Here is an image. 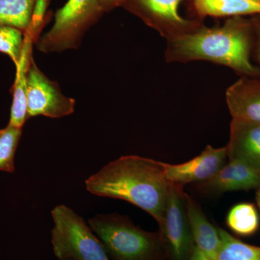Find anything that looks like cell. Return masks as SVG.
I'll return each mask as SVG.
<instances>
[{"instance_id": "obj_1", "label": "cell", "mask_w": 260, "mask_h": 260, "mask_svg": "<svg viewBox=\"0 0 260 260\" xmlns=\"http://www.w3.org/2000/svg\"><path fill=\"white\" fill-rule=\"evenodd\" d=\"M251 23L240 17L229 19L221 26L200 24L191 31L167 40L168 63L208 61L227 67L244 77L260 78V68L251 60Z\"/></svg>"}, {"instance_id": "obj_2", "label": "cell", "mask_w": 260, "mask_h": 260, "mask_svg": "<svg viewBox=\"0 0 260 260\" xmlns=\"http://www.w3.org/2000/svg\"><path fill=\"white\" fill-rule=\"evenodd\" d=\"M85 186L91 194L135 205L151 215L158 225L162 221L169 188L162 162L124 155L90 176Z\"/></svg>"}, {"instance_id": "obj_3", "label": "cell", "mask_w": 260, "mask_h": 260, "mask_svg": "<svg viewBox=\"0 0 260 260\" xmlns=\"http://www.w3.org/2000/svg\"><path fill=\"white\" fill-rule=\"evenodd\" d=\"M88 225L110 260H167L160 233L140 229L126 215L98 214Z\"/></svg>"}, {"instance_id": "obj_4", "label": "cell", "mask_w": 260, "mask_h": 260, "mask_svg": "<svg viewBox=\"0 0 260 260\" xmlns=\"http://www.w3.org/2000/svg\"><path fill=\"white\" fill-rule=\"evenodd\" d=\"M51 216V244L58 259L110 260L88 224L71 208L57 205Z\"/></svg>"}, {"instance_id": "obj_5", "label": "cell", "mask_w": 260, "mask_h": 260, "mask_svg": "<svg viewBox=\"0 0 260 260\" xmlns=\"http://www.w3.org/2000/svg\"><path fill=\"white\" fill-rule=\"evenodd\" d=\"M102 13L101 0H68L56 11L50 30L38 41V49L47 54L77 49Z\"/></svg>"}, {"instance_id": "obj_6", "label": "cell", "mask_w": 260, "mask_h": 260, "mask_svg": "<svg viewBox=\"0 0 260 260\" xmlns=\"http://www.w3.org/2000/svg\"><path fill=\"white\" fill-rule=\"evenodd\" d=\"M184 186L169 182V193L159 233L167 260H189L194 244L188 223Z\"/></svg>"}, {"instance_id": "obj_7", "label": "cell", "mask_w": 260, "mask_h": 260, "mask_svg": "<svg viewBox=\"0 0 260 260\" xmlns=\"http://www.w3.org/2000/svg\"><path fill=\"white\" fill-rule=\"evenodd\" d=\"M75 106V99L63 95L58 83L49 79L32 58L27 73L28 119L39 115L63 117L73 114Z\"/></svg>"}, {"instance_id": "obj_8", "label": "cell", "mask_w": 260, "mask_h": 260, "mask_svg": "<svg viewBox=\"0 0 260 260\" xmlns=\"http://www.w3.org/2000/svg\"><path fill=\"white\" fill-rule=\"evenodd\" d=\"M181 0H124L123 6L157 30L166 40L191 31L200 25L179 13Z\"/></svg>"}, {"instance_id": "obj_9", "label": "cell", "mask_w": 260, "mask_h": 260, "mask_svg": "<svg viewBox=\"0 0 260 260\" xmlns=\"http://www.w3.org/2000/svg\"><path fill=\"white\" fill-rule=\"evenodd\" d=\"M226 147L213 148L207 145L200 155L179 164L162 162L166 177L169 182L184 186L200 184L208 180L227 162Z\"/></svg>"}, {"instance_id": "obj_10", "label": "cell", "mask_w": 260, "mask_h": 260, "mask_svg": "<svg viewBox=\"0 0 260 260\" xmlns=\"http://www.w3.org/2000/svg\"><path fill=\"white\" fill-rule=\"evenodd\" d=\"M197 185L198 191L206 195L251 189L256 191L260 187V170L244 162L228 160L213 177Z\"/></svg>"}, {"instance_id": "obj_11", "label": "cell", "mask_w": 260, "mask_h": 260, "mask_svg": "<svg viewBox=\"0 0 260 260\" xmlns=\"http://www.w3.org/2000/svg\"><path fill=\"white\" fill-rule=\"evenodd\" d=\"M225 101L233 119L260 123V78L242 76L227 89Z\"/></svg>"}, {"instance_id": "obj_12", "label": "cell", "mask_w": 260, "mask_h": 260, "mask_svg": "<svg viewBox=\"0 0 260 260\" xmlns=\"http://www.w3.org/2000/svg\"><path fill=\"white\" fill-rule=\"evenodd\" d=\"M228 160L246 162L260 170V123L232 119Z\"/></svg>"}, {"instance_id": "obj_13", "label": "cell", "mask_w": 260, "mask_h": 260, "mask_svg": "<svg viewBox=\"0 0 260 260\" xmlns=\"http://www.w3.org/2000/svg\"><path fill=\"white\" fill-rule=\"evenodd\" d=\"M185 205L195 247L210 259L216 260L221 244L218 227L210 223L200 205L187 193H185Z\"/></svg>"}, {"instance_id": "obj_14", "label": "cell", "mask_w": 260, "mask_h": 260, "mask_svg": "<svg viewBox=\"0 0 260 260\" xmlns=\"http://www.w3.org/2000/svg\"><path fill=\"white\" fill-rule=\"evenodd\" d=\"M34 41L25 35V42L21 56L16 66V76L13 88V104L10 112L9 125L23 128L28 119L27 113V73L32 56Z\"/></svg>"}, {"instance_id": "obj_15", "label": "cell", "mask_w": 260, "mask_h": 260, "mask_svg": "<svg viewBox=\"0 0 260 260\" xmlns=\"http://www.w3.org/2000/svg\"><path fill=\"white\" fill-rule=\"evenodd\" d=\"M192 3L195 12L202 18L260 15V0H192Z\"/></svg>"}, {"instance_id": "obj_16", "label": "cell", "mask_w": 260, "mask_h": 260, "mask_svg": "<svg viewBox=\"0 0 260 260\" xmlns=\"http://www.w3.org/2000/svg\"><path fill=\"white\" fill-rule=\"evenodd\" d=\"M37 0H0V26L28 30Z\"/></svg>"}, {"instance_id": "obj_17", "label": "cell", "mask_w": 260, "mask_h": 260, "mask_svg": "<svg viewBox=\"0 0 260 260\" xmlns=\"http://www.w3.org/2000/svg\"><path fill=\"white\" fill-rule=\"evenodd\" d=\"M259 215L257 208L250 203L234 205L226 217L228 227L242 237H249L257 232L259 227Z\"/></svg>"}, {"instance_id": "obj_18", "label": "cell", "mask_w": 260, "mask_h": 260, "mask_svg": "<svg viewBox=\"0 0 260 260\" xmlns=\"http://www.w3.org/2000/svg\"><path fill=\"white\" fill-rule=\"evenodd\" d=\"M220 244L216 260H260V246L251 245L218 227Z\"/></svg>"}, {"instance_id": "obj_19", "label": "cell", "mask_w": 260, "mask_h": 260, "mask_svg": "<svg viewBox=\"0 0 260 260\" xmlns=\"http://www.w3.org/2000/svg\"><path fill=\"white\" fill-rule=\"evenodd\" d=\"M23 128L8 124L0 130V171L8 173L15 172V156Z\"/></svg>"}, {"instance_id": "obj_20", "label": "cell", "mask_w": 260, "mask_h": 260, "mask_svg": "<svg viewBox=\"0 0 260 260\" xmlns=\"http://www.w3.org/2000/svg\"><path fill=\"white\" fill-rule=\"evenodd\" d=\"M25 42L22 30L10 26H0V52L9 56L17 66Z\"/></svg>"}, {"instance_id": "obj_21", "label": "cell", "mask_w": 260, "mask_h": 260, "mask_svg": "<svg viewBox=\"0 0 260 260\" xmlns=\"http://www.w3.org/2000/svg\"><path fill=\"white\" fill-rule=\"evenodd\" d=\"M50 0H37L34 10H32L30 25L25 35H28L34 41L37 43L39 39V35L44 25L47 23V8Z\"/></svg>"}, {"instance_id": "obj_22", "label": "cell", "mask_w": 260, "mask_h": 260, "mask_svg": "<svg viewBox=\"0 0 260 260\" xmlns=\"http://www.w3.org/2000/svg\"><path fill=\"white\" fill-rule=\"evenodd\" d=\"M251 23L252 28L253 44L256 59L260 63V20H254Z\"/></svg>"}, {"instance_id": "obj_23", "label": "cell", "mask_w": 260, "mask_h": 260, "mask_svg": "<svg viewBox=\"0 0 260 260\" xmlns=\"http://www.w3.org/2000/svg\"><path fill=\"white\" fill-rule=\"evenodd\" d=\"M124 0H101L103 11L109 12L118 6H121Z\"/></svg>"}, {"instance_id": "obj_24", "label": "cell", "mask_w": 260, "mask_h": 260, "mask_svg": "<svg viewBox=\"0 0 260 260\" xmlns=\"http://www.w3.org/2000/svg\"><path fill=\"white\" fill-rule=\"evenodd\" d=\"M189 260H213L210 259V258L208 257L205 255V254L202 253L201 251L198 250L196 247H194V251H193L192 254H191V256L190 259Z\"/></svg>"}, {"instance_id": "obj_25", "label": "cell", "mask_w": 260, "mask_h": 260, "mask_svg": "<svg viewBox=\"0 0 260 260\" xmlns=\"http://www.w3.org/2000/svg\"><path fill=\"white\" fill-rule=\"evenodd\" d=\"M255 201L256 205V208H257L258 212H259L260 218V187L259 189H256L255 193Z\"/></svg>"}, {"instance_id": "obj_26", "label": "cell", "mask_w": 260, "mask_h": 260, "mask_svg": "<svg viewBox=\"0 0 260 260\" xmlns=\"http://www.w3.org/2000/svg\"><path fill=\"white\" fill-rule=\"evenodd\" d=\"M59 260H70V259H59Z\"/></svg>"}]
</instances>
